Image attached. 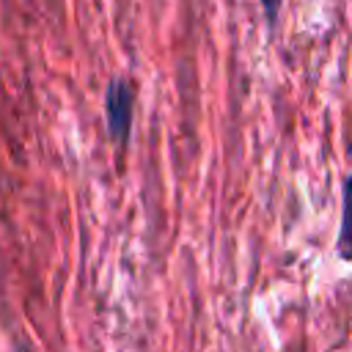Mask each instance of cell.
<instances>
[{"instance_id":"6da1fadb","label":"cell","mask_w":352,"mask_h":352,"mask_svg":"<svg viewBox=\"0 0 352 352\" xmlns=\"http://www.w3.org/2000/svg\"><path fill=\"white\" fill-rule=\"evenodd\" d=\"M104 113H107V132L110 138L124 146L132 132V113H135V88L129 80H113L104 94Z\"/></svg>"},{"instance_id":"7a4b0ae2","label":"cell","mask_w":352,"mask_h":352,"mask_svg":"<svg viewBox=\"0 0 352 352\" xmlns=\"http://www.w3.org/2000/svg\"><path fill=\"white\" fill-rule=\"evenodd\" d=\"M341 258H352V176L344 179V204H341V231H338Z\"/></svg>"},{"instance_id":"3957f363","label":"cell","mask_w":352,"mask_h":352,"mask_svg":"<svg viewBox=\"0 0 352 352\" xmlns=\"http://www.w3.org/2000/svg\"><path fill=\"white\" fill-rule=\"evenodd\" d=\"M280 3H283V0H261V8H264V14H267L270 22H275V16H278V11H280Z\"/></svg>"}]
</instances>
